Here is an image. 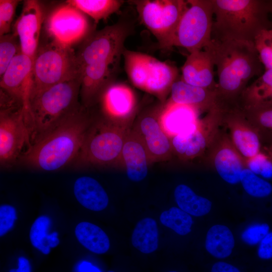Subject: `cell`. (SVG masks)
<instances>
[{
	"instance_id": "cell-33",
	"label": "cell",
	"mask_w": 272,
	"mask_h": 272,
	"mask_svg": "<svg viewBox=\"0 0 272 272\" xmlns=\"http://www.w3.org/2000/svg\"><path fill=\"white\" fill-rule=\"evenodd\" d=\"M258 132L261 141L272 143V103L240 108Z\"/></svg>"
},
{
	"instance_id": "cell-47",
	"label": "cell",
	"mask_w": 272,
	"mask_h": 272,
	"mask_svg": "<svg viewBox=\"0 0 272 272\" xmlns=\"http://www.w3.org/2000/svg\"><path fill=\"white\" fill-rule=\"evenodd\" d=\"M262 152L265 153L272 162V143L267 144L264 146Z\"/></svg>"
},
{
	"instance_id": "cell-32",
	"label": "cell",
	"mask_w": 272,
	"mask_h": 272,
	"mask_svg": "<svg viewBox=\"0 0 272 272\" xmlns=\"http://www.w3.org/2000/svg\"><path fill=\"white\" fill-rule=\"evenodd\" d=\"M131 243L141 252L149 254L158 247V229L156 221L145 218L136 225L132 235Z\"/></svg>"
},
{
	"instance_id": "cell-30",
	"label": "cell",
	"mask_w": 272,
	"mask_h": 272,
	"mask_svg": "<svg viewBox=\"0 0 272 272\" xmlns=\"http://www.w3.org/2000/svg\"><path fill=\"white\" fill-rule=\"evenodd\" d=\"M178 208L194 217H202L209 214L212 207L208 198L198 195L189 186L181 184L177 185L174 192Z\"/></svg>"
},
{
	"instance_id": "cell-38",
	"label": "cell",
	"mask_w": 272,
	"mask_h": 272,
	"mask_svg": "<svg viewBox=\"0 0 272 272\" xmlns=\"http://www.w3.org/2000/svg\"><path fill=\"white\" fill-rule=\"evenodd\" d=\"M254 44L264 70L272 69V28L260 31L255 38Z\"/></svg>"
},
{
	"instance_id": "cell-22",
	"label": "cell",
	"mask_w": 272,
	"mask_h": 272,
	"mask_svg": "<svg viewBox=\"0 0 272 272\" xmlns=\"http://www.w3.org/2000/svg\"><path fill=\"white\" fill-rule=\"evenodd\" d=\"M150 162L147 152L138 135L129 129L122 149L119 165L124 166L128 179L134 182L144 179Z\"/></svg>"
},
{
	"instance_id": "cell-19",
	"label": "cell",
	"mask_w": 272,
	"mask_h": 272,
	"mask_svg": "<svg viewBox=\"0 0 272 272\" xmlns=\"http://www.w3.org/2000/svg\"><path fill=\"white\" fill-rule=\"evenodd\" d=\"M119 59L90 64L81 71L80 95L84 107L98 102L105 88L114 81Z\"/></svg>"
},
{
	"instance_id": "cell-25",
	"label": "cell",
	"mask_w": 272,
	"mask_h": 272,
	"mask_svg": "<svg viewBox=\"0 0 272 272\" xmlns=\"http://www.w3.org/2000/svg\"><path fill=\"white\" fill-rule=\"evenodd\" d=\"M74 193L84 207L99 212L108 206V196L102 185L94 178L84 176L77 178L74 184Z\"/></svg>"
},
{
	"instance_id": "cell-40",
	"label": "cell",
	"mask_w": 272,
	"mask_h": 272,
	"mask_svg": "<svg viewBox=\"0 0 272 272\" xmlns=\"http://www.w3.org/2000/svg\"><path fill=\"white\" fill-rule=\"evenodd\" d=\"M20 2L0 0V36L11 33L16 10Z\"/></svg>"
},
{
	"instance_id": "cell-11",
	"label": "cell",
	"mask_w": 272,
	"mask_h": 272,
	"mask_svg": "<svg viewBox=\"0 0 272 272\" xmlns=\"http://www.w3.org/2000/svg\"><path fill=\"white\" fill-rule=\"evenodd\" d=\"M223 110L216 108L208 112L191 133L170 138L173 153L183 161L193 160L208 152L220 132Z\"/></svg>"
},
{
	"instance_id": "cell-13",
	"label": "cell",
	"mask_w": 272,
	"mask_h": 272,
	"mask_svg": "<svg viewBox=\"0 0 272 272\" xmlns=\"http://www.w3.org/2000/svg\"><path fill=\"white\" fill-rule=\"evenodd\" d=\"M33 59L21 52L11 61L1 77V89L22 105L25 120L31 129L30 100L33 86Z\"/></svg>"
},
{
	"instance_id": "cell-17",
	"label": "cell",
	"mask_w": 272,
	"mask_h": 272,
	"mask_svg": "<svg viewBox=\"0 0 272 272\" xmlns=\"http://www.w3.org/2000/svg\"><path fill=\"white\" fill-rule=\"evenodd\" d=\"M208 154L210 163L224 181L232 185L240 182L241 172L246 168L245 160L226 133L219 132Z\"/></svg>"
},
{
	"instance_id": "cell-18",
	"label": "cell",
	"mask_w": 272,
	"mask_h": 272,
	"mask_svg": "<svg viewBox=\"0 0 272 272\" xmlns=\"http://www.w3.org/2000/svg\"><path fill=\"white\" fill-rule=\"evenodd\" d=\"M222 123L228 129L232 144L245 160L261 151L258 132L240 108L223 110Z\"/></svg>"
},
{
	"instance_id": "cell-7",
	"label": "cell",
	"mask_w": 272,
	"mask_h": 272,
	"mask_svg": "<svg viewBox=\"0 0 272 272\" xmlns=\"http://www.w3.org/2000/svg\"><path fill=\"white\" fill-rule=\"evenodd\" d=\"M142 24L152 33L162 48L173 46L177 29L188 7L183 0L129 1Z\"/></svg>"
},
{
	"instance_id": "cell-36",
	"label": "cell",
	"mask_w": 272,
	"mask_h": 272,
	"mask_svg": "<svg viewBox=\"0 0 272 272\" xmlns=\"http://www.w3.org/2000/svg\"><path fill=\"white\" fill-rule=\"evenodd\" d=\"M240 182L245 191L255 198H265L272 193V185L247 168L241 172Z\"/></svg>"
},
{
	"instance_id": "cell-50",
	"label": "cell",
	"mask_w": 272,
	"mask_h": 272,
	"mask_svg": "<svg viewBox=\"0 0 272 272\" xmlns=\"http://www.w3.org/2000/svg\"><path fill=\"white\" fill-rule=\"evenodd\" d=\"M168 272H178V271L172 270V271H169Z\"/></svg>"
},
{
	"instance_id": "cell-42",
	"label": "cell",
	"mask_w": 272,
	"mask_h": 272,
	"mask_svg": "<svg viewBox=\"0 0 272 272\" xmlns=\"http://www.w3.org/2000/svg\"><path fill=\"white\" fill-rule=\"evenodd\" d=\"M15 208L10 205H3L0 207V236L7 234L14 227L17 220Z\"/></svg>"
},
{
	"instance_id": "cell-24",
	"label": "cell",
	"mask_w": 272,
	"mask_h": 272,
	"mask_svg": "<svg viewBox=\"0 0 272 272\" xmlns=\"http://www.w3.org/2000/svg\"><path fill=\"white\" fill-rule=\"evenodd\" d=\"M178 75L176 66L153 57L144 91L156 96L162 103H165L172 85L178 80Z\"/></svg>"
},
{
	"instance_id": "cell-28",
	"label": "cell",
	"mask_w": 272,
	"mask_h": 272,
	"mask_svg": "<svg viewBox=\"0 0 272 272\" xmlns=\"http://www.w3.org/2000/svg\"><path fill=\"white\" fill-rule=\"evenodd\" d=\"M272 103V69L265 70L243 92L239 107Z\"/></svg>"
},
{
	"instance_id": "cell-31",
	"label": "cell",
	"mask_w": 272,
	"mask_h": 272,
	"mask_svg": "<svg viewBox=\"0 0 272 272\" xmlns=\"http://www.w3.org/2000/svg\"><path fill=\"white\" fill-rule=\"evenodd\" d=\"M52 225L50 218L42 215L38 217L32 224L29 232V238L33 246L44 255L49 254L51 248L59 244L58 233H49Z\"/></svg>"
},
{
	"instance_id": "cell-48",
	"label": "cell",
	"mask_w": 272,
	"mask_h": 272,
	"mask_svg": "<svg viewBox=\"0 0 272 272\" xmlns=\"http://www.w3.org/2000/svg\"><path fill=\"white\" fill-rule=\"evenodd\" d=\"M267 8L268 13L270 14L271 17V19L270 20V28H272V0L267 1Z\"/></svg>"
},
{
	"instance_id": "cell-10",
	"label": "cell",
	"mask_w": 272,
	"mask_h": 272,
	"mask_svg": "<svg viewBox=\"0 0 272 272\" xmlns=\"http://www.w3.org/2000/svg\"><path fill=\"white\" fill-rule=\"evenodd\" d=\"M90 17L66 1L46 16L44 28L51 41L73 48L81 44L95 30Z\"/></svg>"
},
{
	"instance_id": "cell-37",
	"label": "cell",
	"mask_w": 272,
	"mask_h": 272,
	"mask_svg": "<svg viewBox=\"0 0 272 272\" xmlns=\"http://www.w3.org/2000/svg\"><path fill=\"white\" fill-rule=\"evenodd\" d=\"M21 50L18 37L13 33L0 36V77Z\"/></svg>"
},
{
	"instance_id": "cell-44",
	"label": "cell",
	"mask_w": 272,
	"mask_h": 272,
	"mask_svg": "<svg viewBox=\"0 0 272 272\" xmlns=\"http://www.w3.org/2000/svg\"><path fill=\"white\" fill-rule=\"evenodd\" d=\"M211 272H241L234 265L223 261L215 262L211 268Z\"/></svg>"
},
{
	"instance_id": "cell-8",
	"label": "cell",
	"mask_w": 272,
	"mask_h": 272,
	"mask_svg": "<svg viewBox=\"0 0 272 272\" xmlns=\"http://www.w3.org/2000/svg\"><path fill=\"white\" fill-rule=\"evenodd\" d=\"M132 22L122 18L115 24L95 30L80 44L76 55L81 70L87 65L120 59L124 43L133 30Z\"/></svg>"
},
{
	"instance_id": "cell-26",
	"label": "cell",
	"mask_w": 272,
	"mask_h": 272,
	"mask_svg": "<svg viewBox=\"0 0 272 272\" xmlns=\"http://www.w3.org/2000/svg\"><path fill=\"white\" fill-rule=\"evenodd\" d=\"M205 244L206 250L212 256L224 259L232 254L235 246V238L227 226L216 224L208 230Z\"/></svg>"
},
{
	"instance_id": "cell-2",
	"label": "cell",
	"mask_w": 272,
	"mask_h": 272,
	"mask_svg": "<svg viewBox=\"0 0 272 272\" xmlns=\"http://www.w3.org/2000/svg\"><path fill=\"white\" fill-rule=\"evenodd\" d=\"M92 120L82 106L56 126L37 137L20 158L21 162L46 171H54L77 158Z\"/></svg>"
},
{
	"instance_id": "cell-6",
	"label": "cell",
	"mask_w": 272,
	"mask_h": 272,
	"mask_svg": "<svg viewBox=\"0 0 272 272\" xmlns=\"http://www.w3.org/2000/svg\"><path fill=\"white\" fill-rule=\"evenodd\" d=\"M129 129L125 124L106 119L91 124L75 160L79 165L119 164Z\"/></svg>"
},
{
	"instance_id": "cell-14",
	"label": "cell",
	"mask_w": 272,
	"mask_h": 272,
	"mask_svg": "<svg viewBox=\"0 0 272 272\" xmlns=\"http://www.w3.org/2000/svg\"><path fill=\"white\" fill-rule=\"evenodd\" d=\"M164 105L142 113L132 129L139 138L148 154L150 164L169 160L173 153L170 139L158 120Z\"/></svg>"
},
{
	"instance_id": "cell-5",
	"label": "cell",
	"mask_w": 272,
	"mask_h": 272,
	"mask_svg": "<svg viewBox=\"0 0 272 272\" xmlns=\"http://www.w3.org/2000/svg\"><path fill=\"white\" fill-rule=\"evenodd\" d=\"M73 48L51 41L39 45L33 60L31 95L54 85L81 77Z\"/></svg>"
},
{
	"instance_id": "cell-3",
	"label": "cell",
	"mask_w": 272,
	"mask_h": 272,
	"mask_svg": "<svg viewBox=\"0 0 272 272\" xmlns=\"http://www.w3.org/2000/svg\"><path fill=\"white\" fill-rule=\"evenodd\" d=\"M214 20L212 39L254 43L258 33L270 28L267 1L212 0Z\"/></svg>"
},
{
	"instance_id": "cell-21",
	"label": "cell",
	"mask_w": 272,
	"mask_h": 272,
	"mask_svg": "<svg viewBox=\"0 0 272 272\" xmlns=\"http://www.w3.org/2000/svg\"><path fill=\"white\" fill-rule=\"evenodd\" d=\"M214 67L207 49L193 51L188 55L181 67V79L189 84L216 91Z\"/></svg>"
},
{
	"instance_id": "cell-16",
	"label": "cell",
	"mask_w": 272,
	"mask_h": 272,
	"mask_svg": "<svg viewBox=\"0 0 272 272\" xmlns=\"http://www.w3.org/2000/svg\"><path fill=\"white\" fill-rule=\"evenodd\" d=\"M106 119L125 124L134 115L137 99L133 89L127 85L113 81L103 91L98 102Z\"/></svg>"
},
{
	"instance_id": "cell-39",
	"label": "cell",
	"mask_w": 272,
	"mask_h": 272,
	"mask_svg": "<svg viewBox=\"0 0 272 272\" xmlns=\"http://www.w3.org/2000/svg\"><path fill=\"white\" fill-rule=\"evenodd\" d=\"M246 168L267 180L272 178V162L261 151L256 155L245 160Z\"/></svg>"
},
{
	"instance_id": "cell-20",
	"label": "cell",
	"mask_w": 272,
	"mask_h": 272,
	"mask_svg": "<svg viewBox=\"0 0 272 272\" xmlns=\"http://www.w3.org/2000/svg\"><path fill=\"white\" fill-rule=\"evenodd\" d=\"M199 112L194 107L168 101L162 107L158 120L162 129L170 139L186 135L197 127L200 119Z\"/></svg>"
},
{
	"instance_id": "cell-41",
	"label": "cell",
	"mask_w": 272,
	"mask_h": 272,
	"mask_svg": "<svg viewBox=\"0 0 272 272\" xmlns=\"http://www.w3.org/2000/svg\"><path fill=\"white\" fill-rule=\"evenodd\" d=\"M269 232L270 227L267 223H254L242 231L241 239L246 244L254 246L258 244Z\"/></svg>"
},
{
	"instance_id": "cell-35",
	"label": "cell",
	"mask_w": 272,
	"mask_h": 272,
	"mask_svg": "<svg viewBox=\"0 0 272 272\" xmlns=\"http://www.w3.org/2000/svg\"><path fill=\"white\" fill-rule=\"evenodd\" d=\"M160 220L164 226L181 236H185L191 232L193 223L191 216L175 207L162 212Z\"/></svg>"
},
{
	"instance_id": "cell-45",
	"label": "cell",
	"mask_w": 272,
	"mask_h": 272,
	"mask_svg": "<svg viewBox=\"0 0 272 272\" xmlns=\"http://www.w3.org/2000/svg\"><path fill=\"white\" fill-rule=\"evenodd\" d=\"M75 272H102L101 269L92 262L83 260L77 263Z\"/></svg>"
},
{
	"instance_id": "cell-15",
	"label": "cell",
	"mask_w": 272,
	"mask_h": 272,
	"mask_svg": "<svg viewBox=\"0 0 272 272\" xmlns=\"http://www.w3.org/2000/svg\"><path fill=\"white\" fill-rule=\"evenodd\" d=\"M46 16L45 8L41 2L26 0L13 26V33L20 42L21 52L33 60L39 46L40 32Z\"/></svg>"
},
{
	"instance_id": "cell-4",
	"label": "cell",
	"mask_w": 272,
	"mask_h": 272,
	"mask_svg": "<svg viewBox=\"0 0 272 272\" xmlns=\"http://www.w3.org/2000/svg\"><path fill=\"white\" fill-rule=\"evenodd\" d=\"M80 87L79 77L31 95L30 112L32 131L38 137L81 108L79 102Z\"/></svg>"
},
{
	"instance_id": "cell-12",
	"label": "cell",
	"mask_w": 272,
	"mask_h": 272,
	"mask_svg": "<svg viewBox=\"0 0 272 272\" xmlns=\"http://www.w3.org/2000/svg\"><path fill=\"white\" fill-rule=\"evenodd\" d=\"M31 131L25 120L22 108L1 109L0 163L13 165L26 144H29Z\"/></svg>"
},
{
	"instance_id": "cell-29",
	"label": "cell",
	"mask_w": 272,
	"mask_h": 272,
	"mask_svg": "<svg viewBox=\"0 0 272 272\" xmlns=\"http://www.w3.org/2000/svg\"><path fill=\"white\" fill-rule=\"evenodd\" d=\"M78 241L91 252L101 254L110 247V241L105 232L99 227L88 222L79 223L75 230Z\"/></svg>"
},
{
	"instance_id": "cell-46",
	"label": "cell",
	"mask_w": 272,
	"mask_h": 272,
	"mask_svg": "<svg viewBox=\"0 0 272 272\" xmlns=\"http://www.w3.org/2000/svg\"><path fill=\"white\" fill-rule=\"evenodd\" d=\"M9 272H32L31 263L26 257L20 256L17 259V267L10 269Z\"/></svg>"
},
{
	"instance_id": "cell-1",
	"label": "cell",
	"mask_w": 272,
	"mask_h": 272,
	"mask_svg": "<svg viewBox=\"0 0 272 272\" xmlns=\"http://www.w3.org/2000/svg\"><path fill=\"white\" fill-rule=\"evenodd\" d=\"M205 49L211 53L217 69L219 106L223 109L239 108L241 96L250 80L263 74L264 67L254 43L212 39Z\"/></svg>"
},
{
	"instance_id": "cell-43",
	"label": "cell",
	"mask_w": 272,
	"mask_h": 272,
	"mask_svg": "<svg viewBox=\"0 0 272 272\" xmlns=\"http://www.w3.org/2000/svg\"><path fill=\"white\" fill-rule=\"evenodd\" d=\"M257 253L261 259L272 258V232H269L258 244Z\"/></svg>"
},
{
	"instance_id": "cell-34",
	"label": "cell",
	"mask_w": 272,
	"mask_h": 272,
	"mask_svg": "<svg viewBox=\"0 0 272 272\" xmlns=\"http://www.w3.org/2000/svg\"><path fill=\"white\" fill-rule=\"evenodd\" d=\"M66 2L91 18L96 24L117 12L124 3L119 0H68Z\"/></svg>"
},
{
	"instance_id": "cell-23",
	"label": "cell",
	"mask_w": 272,
	"mask_h": 272,
	"mask_svg": "<svg viewBox=\"0 0 272 272\" xmlns=\"http://www.w3.org/2000/svg\"><path fill=\"white\" fill-rule=\"evenodd\" d=\"M168 101L194 107L199 111L209 112L220 107L216 91L189 84L181 79L172 85Z\"/></svg>"
},
{
	"instance_id": "cell-49",
	"label": "cell",
	"mask_w": 272,
	"mask_h": 272,
	"mask_svg": "<svg viewBox=\"0 0 272 272\" xmlns=\"http://www.w3.org/2000/svg\"><path fill=\"white\" fill-rule=\"evenodd\" d=\"M107 272H115V271H113V270H109V271H107Z\"/></svg>"
},
{
	"instance_id": "cell-9",
	"label": "cell",
	"mask_w": 272,
	"mask_h": 272,
	"mask_svg": "<svg viewBox=\"0 0 272 272\" xmlns=\"http://www.w3.org/2000/svg\"><path fill=\"white\" fill-rule=\"evenodd\" d=\"M188 7L178 24L173 46L189 53L203 50L212 41L214 20L212 0H187Z\"/></svg>"
},
{
	"instance_id": "cell-27",
	"label": "cell",
	"mask_w": 272,
	"mask_h": 272,
	"mask_svg": "<svg viewBox=\"0 0 272 272\" xmlns=\"http://www.w3.org/2000/svg\"><path fill=\"white\" fill-rule=\"evenodd\" d=\"M122 55L127 76L136 88L145 90L153 56L141 52L124 49Z\"/></svg>"
}]
</instances>
